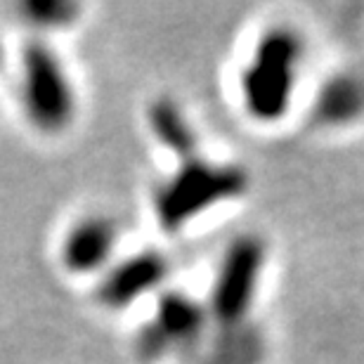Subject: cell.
I'll list each match as a JSON object with an SVG mask.
<instances>
[{"instance_id": "6da1fadb", "label": "cell", "mask_w": 364, "mask_h": 364, "mask_svg": "<svg viewBox=\"0 0 364 364\" xmlns=\"http://www.w3.org/2000/svg\"><path fill=\"white\" fill-rule=\"evenodd\" d=\"M308 43L291 24H272L258 33L237 76L242 112L258 126L284 121L301 90Z\"/></svg>"}, {"instance_id": "7a4b0ae2", "label": "cell", "mask_w": 364, "mask_h": 364, "mask_svg": "<svg viewBox=\"0 0 364 364\" xmlns=\"http://www.w3.org/2000/svg\"><path fill=\"white\" fill-rule=\"evenodd\" d=\"M249 189V176L242 166L203 156L178 159L173 171L156 182L151 192V213L166 235H180L203 215L242 199Z\"/></svg>"}, {"instance_id": "3957f363", "label": "cell", "mask_w": 364, "mask_h": 364, "mask_svg": "<svg viewBox=\"0 0 364 364\" xmlns=\"http://www.w3.org/2000/svg\"><path fill=\"white\" fill-rule=\"evenodd\" d=\"M14 100L33 133L60 137L78 119L76 78L46 36L33 33L12 62Z\"/></svg>"}, {"instance_id": "277c9868", "label": "cell", "mask_w": 364, "mask_h": 364, "mask_svg": "<svg viewBox=\"0 0 364 364\" xmlns=\"http://www.w3.org/2000/svg\"><path fill=\"white\" fill-rule=\"evenodd\" d=\"M267 267V246L256 235L232 239L215 267L210 291L206 296V312L210 329H235L253 322L263 277Z\"/></svg>"}, {"instance_id": "5b68a950", "label": "cell", "mask_w": 364, "mask_h": 364, "mask_svg": "<svg viewBox=\"0 0 364 364\" xmlns=\"http://www.w3.org/2000/svg\"><path fill=\"white\" fill-rule=\"evenodd\" d=\"M210 333L203 301L180 291H161L151 301L147 322L137 333V353L144 362L192 360Z\"/></svg>"}, {"instance_id": "8992f818", "label": "cell", "mask_w": 364, "mask_h": 364, "mask_svg": "<svg viewBox=\"0 0 364 364\" xmlns=\"http://www.w3.org/2000/svg\"><path fill=\"white\" fill-rule=\"evenodd\" d=\"M121 228L107 213H85L67 225L57 246V263L71 277H100L114 263Z\"/></svg>"}, {"instance_id": "52a82bcc", "label": "cell", "mask_w": 364, "mask_h": 364, "mask_svg": "<svg viewBox=\"0 0 364 364\" xmlns=\"http://www.w3.org/2000/svg\"><path fill=\"white\" fill-rule=\"evenodd\" d=\"M171 274V263L159 251H137L116 258L95 284V298L107 310H128L130 305L161 294Z\"/></svg>"}, {"instance_id": "ba28073f", "label": "cell", "mask_w": 364, "mask_h": 364, "mask_svg": "<svg viewBox=\"0 0 364 364\" xmlns=\"http://www.w3.org/2000/svg\"><path fill=\"white\" fill-rule=\"evenodd\" d=\"M265 343L256 322L235 329H210L192 364H263Z\"/></svg>"}, {"instance_id": "9c48e42d", "label": "cell", "mask_w": 364, "mask_h": 364, "mask_svg": "<svg viewBox=\"0 0 364 364\" xmlns=\"http://www.w3.org/2000/svg\"><path fill=\"white\" fill-rule=\"evenodd\" d=\"M147 121H149L151 137L166 149V154L173 156V161L201 151L199 135H196L189 116L182 112V107L176 100L164 97L151 102Z\"/></svg>"}, {"instance_id": "30bf717a", "label": "cell", "mask_w": 364, "mask_h": 364, "mask_svg": "<svg viewBox=\"0 0 364 364\" xmlns=\"http://www.w3.org/2000/svg\"><path fill=\"white\" fill-rule=\"evenodd\" d=\"M364 114V78L336 74L324 83L315 100V119L324 126H346Z\"/></svg>"}, {"instance_id": "8fae6325", "label": "cell", "mask_w": 364, "mask_h": 364, "mask_svg": "<svg viewBox=\"0 0 364 364\" xmlns=\"http://www.w3.org/2000/svg\"><path fill=\"white\" fill-rule=\"evenodd\" d=\"M5 71H7V55L3 53V48H0V81H3Z\"/></svg>"}]
</instances>
